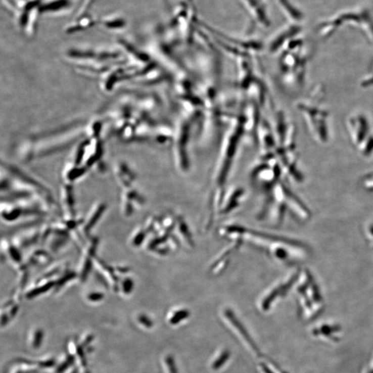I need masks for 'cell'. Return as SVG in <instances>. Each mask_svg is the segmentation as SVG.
Masks as SVG:
<instances>
[{"mask_svg": "<svg viewBox=\"0 0 373 373\" xmlns=\"http://www.w3.org/2000/svg\"></svg>", "mask_w": 373, "mask_h": 373, "instance_id": "277c9868", "label": "cell"}, {"mask_svg": "<svg viewBox=\"0 0 373 373\" xmlns=\"http://www.w3.org/2000/svg\"><path fill=\"white\" fill-rule=\"evenodd\" d=\"M241 1L244 4L249 13L258 23L262 24L263 26H269V19L267 18L264 7L261 3V0H241Z\"/></svg>", "mask_w": 373, "mask_h": 373, "instance_id": "3957f363", "label": "cell"}, {"mask_svg": "<svg viewBox=\"0 0 373 373\" xmlns=\"http://www.w3.org/2000/svg\"><path fill=\"white\" fill-rule=\"evenodd\" d=\"M323 93L321 86H318L310 95V99L301 102L298 109L302 113L307 127L314 140L320 144L329 142L328 127L329 112L323 107Z\"/></svg>", "mask_w": 373, "mask_h": 373, "instance_id": "6da1fadb", "label": "cell"}, {"mask_svg": "<svg viewBox=\"0 0 373 373\" xmlns=\"http://www.w3.org/2000/svg\"><path fill=\"white\" fill-rule=\"evenodd\" d=\"M348 131L352 142L363 155L368 156L373 152V135L366 117L362 114L352 115L346 121Z\"/></svg>", "mask_w": 373, "mask_h": 373, "instance_id": "7a4b0ae2", "label": "cell"}]
</instances>
